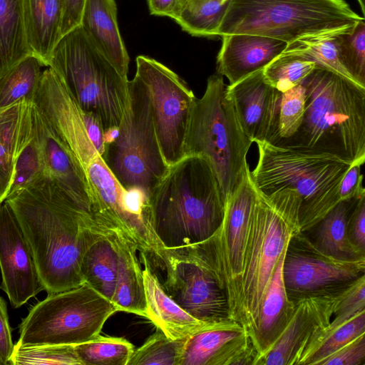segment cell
<instances>
[{
  "label": "cell",
  "mask_w": 365,
  "mask_h": 365,
  "mask_svg": "<svg viewBox=\"0 0 365 365\" xmlns=\"http://www.w3.org/2000/svg\"><path fill=\"white\" fill-rule=\"evenodd\" d=\"M83 118L88 137L98 153L102 156L105 145L103 129L99 119L94 114L83 110Z\"/></svg>",
  "instance_id": "obj_48"
},
{
  "label": "cell",
  "mask_w": 365,
  "mask_h": 365,
  "mask_svg": "<svg viewBox=\"0 0 365 365\" xmlns=\"http://www.w3.org/2000/svg\"><path fill=\"white\" fill-rule=\"evenodd\" d=\"M252 141L244 132L222 76H209L203 96L195 98L184 140V156L199 155L210 163L225 201L250 170Z\"/></svg>",
  "instance_id": "obj_6"
},
{
  "label": "cell",
  "mask_w": 365,
  "mask_h": 365,
  "mask_svg": "<svg viewBox=\"0 0 365 365\" xmlns=\"http://www.w3.org/2000/svg\"><path fill=\"white\" fill-rule=\"evenodd\" d=\"M0 288L19 308L44 290L31 247L9 203L0 205Z\"/></svg>",
  "instance_id": "obj_16"
},
{
  "label": "cell",
  "mask_w": 365,
  "mask_h": 365,
  "mask_svg": "<svg viewBox=\"0 0 365 365\" xmlns=\"http://www.w3.org/2000/svg\"><path fill=\"white\" fill-rule=\"evenodd\" d=\"M362 21L344 0H230L217 36L255 34L289 43L349 31Z\"/></svg>",
  "instance_id": "obj_7"
},
{
  "label": "cell",
  "mask_w": 365,
  "mask_h": 365,
  "mask_svg": "<svg viewBox=\"0 0 365 365\" xmlns=\"http://www.w3.org/2000/svg\"><path fill=\"white\" fill-rule=\"evenodd\" d=\"M241 126L252 143L277 137L282 93L268 84L262 69L227 85Z\"/></svg>",
  "instance_id": "obj_17"
},
{
  "label": "cell",
  "mask_w": 365,
  "mask_h": 365,
  "mask_svg": "<svg viewBox=\"0 0 365 365\" xmlns=\"http://www.w3.org/2000/svg\"><path fill=\"white\" fill-rule=\"evenodd\" d=\"M79 107L99 119L103 133L118 127L129 103L128 77L91 43L80 27L63 35L47 63Z\"/></svg>",
  "instance_id": "obj_8"
},
{
  "label": "cell",
  "mask_w": 365,
  "mask_h": 365,
  "mask_svg": "<svg viewBox=\"0 0 365 365\" xmlns=\"http://www.w3.org/2000/svg\"><path fill=\"white\" fill-rule=\"evenodd\" d=\"M30 54L23 0H0V76Z\"/></svg>",
  "instance_id": "obj_29"
},
{
  "label": "cell",
  "mask_w": 365,
  "mask_h": 365,
  "mask_svg": "<svg viewBox=\"0 0 365 365\" xmlns=\"http://www.w3.org/2000/svg\"><path fill=\"white\" fill-rule=\"evenodd\" d=\"M187 0H148L153 15L167 16L176 21Z\"/></svg>",
  "instance_id": "obj_47"
},
{
  "label": "cell",
  "mask_w": 365,
  "mask_h": 365,
  "mask_svg": "<svg viewBox=\"0 0 365 365\" xmlns=\"http://www.w3.org/2000/svg\"><path fill=\"white\" fill-rule=\"evenodd\" d=\"M186 339H172L157 328L143 345L134 350L128 365H180Z\"/></svg>",
  "instance_id": "obj_36"
},
{
  "label": "cell",
  "mask_w": 365,
  "mask_h": 365,
  "mask_svg": "<svg viewBox=\"0 0 365 365\" xmlns=\"http://www.w3.org/2000/svg\"><path fill=\"white\" fill-rule=\"evenodd\" d=\"M302 83L305 110L300 126L271 144L365 162V87L319 67Z\"/></svg>",
  "instance_id": "obj_3"
},
{
  "label": "cell",
  "mask_w": 365,
  "mask_h": 365,
  "mask_svg": "<svg viewBox=\"0 0 365 365\" xmlns=\"http://www.w3.org/2000/svg\"><path fill=\"white\" fill-rule=\"evenodd\" d=\"M351 283L293 300L294 308L284 330L255 365H301L312 341L329 324Z\"/></svg>",
  "instance_id": "obj_15"
},
{
  "label": "cell",
  "mask_w": 365,
  "mask_h": 365,
  "mask_svg": "<svg viewBox=\"0 0 365 365\" xmlns=\"http://www.w3.org/2000/svg\"><path fill=\"white\" fill-rule=\"evenodd\" d=\"M364 161H356L343 177L339 189L340 200H346L365 195V189L362 185L363 175L361 173Z\"/></svg>",
  "instance_id": "obj_44"
},
{
  "label": "cell",
  "mask_w": 365,
  "mask_h": 365,
  "mask_svg": "<svg viewBox=\"0 0 365 365\" xmlns=\"http://www.w3.org/2000/svg\"><path fill=\"white\" fill-rule=\"evenodd\" d=\"M315 68L310 60L282 53L262 71L265 81L282 93L301 84Z\"/></svg>",
  "instance_id": "obj_34"
},
{
  "label": "cell",
  "mask_w": 365,
  "mask_h": 365,
  "mask_svg": "<svg viewBox=\"0 0 365 365\" xmlns=\"http://www.w3.org/2000/svg\"><path fill=\"white\" fill-rule=\"evenodd\" d=\"M363 334H365V310L356 314L332 332L311 356L306 365H319L332 353Z\"/></svg>",
  "instance_id": "obj_41"
},
{
  "label": "cell",
  "mask_w": 365,
  "mask_h": 365,
  "mask_svg": "<svg viewBox=\"0 0 365 365\" xmlns=\"http://www.w3.org/2000/svg\"><path fill=\"white\" fill-rule=\"evenodd\" d=\"M62 36L80 25L86 0H61Z\"/></svg>",
  "instance_id": "obj_46"
},
{
  "label": "cell",
  "mask_w": 365,
  "mask_h": 365,
  "mask_svg": "<svg viewBox=\"0 0 365 365\" xmlns=\"http://www.w3.org/2000/svg\"><path fill=\"white\" fill-rule=\"evenodd\" d=\"M26 42L31 54L47 66L62 37L61 0H23Z\"/></svg>",
  "instance_id": "obj_26"
},
{
  "label": "cell",
  "mask_w": 365,
  "mask_h": 365,
  "mask_svg": "<svg viewBox=\"0 0 365 365\" xmlns=\"http://www.w3.org/2000/svg\"><path fill=\"white\" fill-rule=\"evenodd\" d=\"M365 310V274L354 280L336 307L334 317L329 324L321 330L308 348L302 365H306L311 356L330 334L356 314Z\"/></svg>",
  "instance_id": "obj_35"
},
{
  "label": "cell",
  "mask_w": 365,
  "mask_h": 365,
  "mask_svg": "<svg viewBox=\"0 0 365 365\" xmlns=\"http://www.w3.org/2000/svg\"><path fill=\"white\" fill-rule=\"evenodd\" d=\"M135 76L147 89L156 136L169 167L184 157V140L196 97L174 71L148 56L136 58Z\"/></svg>",
  "instance_id": "obj_12"
},
{
  "label": "cell",
  "mask_w": 365,
  "mask_h": 365,
  "mask_svg": "<svg viewBox=\"0 0 365 365\" xmlns=\"http://www.w3.org/2000/svg\"><path fill=\"white\" fill-rule=\"evenodd\" d=\"M32 113L46 177L51 179L79 206L91 212L93 196L84 173L53 125L34 103Z\"/></svg>",
  "instance_id": "obj_18"
},
{
  "label": "cell",
  "mask_w": 365,
  "mask_h": 365,
  "mask_svg": "<svg viewBox=\"0 0 365 365\" xmlns=\"http://www.w3.org/2000/svg\"><path fill=\"white\" fill-rule=\"evenodd\" d=\"M305 110V88L302 83L282 93L277 139L292 136L300 126Z\"/></svg>",
  "instance_id": "obj_40"
},
{
  "label": "cell",
  "mask_w": 365,
  "mask_h": 365,
  "mask_svg": "<svg viewBox=\"0 0 365 365\" xmlns=\"http://www.w3.org/2000/svg\"><path fill=\"white\" fill-rule=\"evenodd\" d=\"M128 86L129 103L118 135L105 145L101 157L123 190L138 189L148 198L169 167L158 141L145 85L135 75Z\"/></svg>",
  "instance_id": "obj_9"
},
{
  "label": "cell",
  "mask_w": 365,
  "mask_h": 365,
  "mask_svg": "<svg viewBox=\"0 0 365 365\" xmlns=\"http://www.w3.org/2000/svg\"><path fill=\"white\" fill-rule=\"evenodd\" d=\"M43 176L46 175L43 156L34 130L33 138L17 158L6 198L29 187Z\"/></svg>",
  "instance_id": "obj_39"
},
{
  "label": "cell",
  "mask_w": 365,
  "mask_h": 365,
  "mask_svg": "<svg viewBox=\"0 0 365 365\" xmlns=\"http://www.w3.org/2000/svg\"><path fill=\"white\" fill-rule=\"evenodd\" d=\"M31 247L44 290H68L84 283L81 263L103 232L91 213L43 176L5 200Z\"/></svg>",
  "instance_id": "obj_1"
},
{
  "label": "cell",
  "mask_w": 365,
  "mask_h": 365,
  "mask_svg": "<svg viewBox=\"0 0 365 365\" xmlns=\"http://www.w3.org/2000/svg\"><path fill=\"white\" fill-rule=\"evenodd\" d=\"M360 197L340 201L314 227L317 228L312 242L322 253L341 260L365 259V252L350 241L346 227L349 214Z\"/></svg>",
  "instance_id": "obj_27"
},
{
  "label": "cell",
  "mask_w": 365,
  "mask_h": 365,
  "mask_svg": "<svg viewBox=\"0 0 365 365\" xmlns=\"http://www.w3.org/2000/svg\"><path fill=\"white\" fill-rule=\"evenodd\" d=\"M81 272L84 283L112 302L118 273V255L113 242L103 234L84 252Z\"/></svg>",
  "instance_id": "obj_28"
},
{
  "label": "cell",
  "mask_w": 365,
  "mask_h": 365,
  "mask_svg": "<svg viewBox=\"0 0 365 365\" xmlns=\"http://www.w3.org/2000/svg\"><path fill=\"white\" fill-rule=\"evenodd\" d=\"M144 264L143 275L146 298V318L168 337L183 339L206 329L226 328L244 329L232 320L207 322L199 320L181 308L165 292L152 271L147 257L140 252Z\"/></svg>",
  "instance_id": "obj_19"
},
{
  "label": "cell",
  "mask_w": 365,
  "mask_h": 365,
  "mask_svg": "<svg viewBox=\"0 0 365 365\" xmlns=\"http://www.w3.org/2000/svg\"><path fill=\"white\" fill-rule=\"evenodd\" d=\"M300 205L301 200L293 190L286 188L266 195L257 189L249 225L241 286L240 325L251 341L277 262L291 237L301 232Z\"/></svg>",
  "instance_id": "obj_5"
},
{
  "label": "cell",
  "mask_w": 365,
  "mask_h": 365,
  "mask_svg": "<svg viewBox=\"0 0 365 365\" xmlns=\"http://www.w3.org/2000/svg\"><path fill=\"white\" fill-rule=\"evenodd\" d=\"M287 248L277 262L261 304L257 329L252 341L256 353L252 365L269 351L284 330L294 308V302L288 297L283 279Z\"/></svg>",
  "instance_id": "obj_24"
},
{
  "label": "cell",
  "mask_w": 365,
  "mask_h": 365,
  "mask_svg": "<svg viewBox=\"0 0 365 365\" xmlns=\"http://www.w3.org/2000/svg\"><path fill=\"white\" fill-rule=\"evenodd\" d=\"M43 63L30 54L0 76V108L33 101L43 73Z\"/></svg>",
  "instance_id": "obj_30"
},
{
  "label": "cell",
  "mask_w": 365,
  "mask_h": 365,
  "mask_svg": "<svg viewBox=\"0 0 365 365\" xmlns=\"http://www.w3.org/2000/svg\"><path fill=\"white\" fill-rule=\"evenodd\" d=\"M364 360L365 334H363L332 353L319 365H360Z\"/></svg>",
  "instance_id": "obj_42"
},
{
  "label": "cell",
  "mask_w": 365,
  "mask_h": 365,
  "mask_svg": "<svg viewBox=\"0 0 365 365\" xmlns=\"http://www.w3.org/2000/svg\"><path fill=\"white\" fill-rule=\"evenodd\" d=\"M14 347L6 304L0 297V365L9 364Z\"/></svg>",
  "instance_id": "obj_45"
},
{
  "label": "cell",
  "mask_w": 365,
  "mask_h": 365,
  "mask_svg": "<svg viewBox=\"0 0 365 365\" xmlns=\"http://www.w3.org/2000/svg\"><path fill=\"white\" fill-rule=\"evenodd\" d=\"M104 234L111 238L118 255V273L112 302L118 312L146 317L144 279L136 247L121 234Z\"/></svg>",
  "instance_id": "obj_25"
},
{
  "label": "cell",
  "mask_w": 365,
  "mask_h": 365,
  "mask_svg": "<svg viewBox=\"0 0 365 365\" xmlns=\"http://www.w3.org/2000/svg\"><path fill=\"white\" fill-rule=\"evenodd\" d=\"M256 353L244 329H210L185 339L180 365L252 364Z\"/></svg>",
  "instance_id": "obj_20"
},
{
  "label": "cell",
  "mask_w": 365,
  "mask_h": 365,
  "mask_svg": "<svg viewBox=\"0 0 365 365\" xmlns=\"http://www.w3.org/2000/svg\"><path fill=\"white\" fill-rule=\"evenodd\" d=\"M257 195L250 170L225 201L223 217L215 232L187 253L200 259L213 274L225 294L230 319L240 325L244 258Z\"/></svg>",
  "instance_id": "obj_11"
},
{
  "label": "cell",
  "mask_w": 365,
  "mask_h": 365,
  "mask_svg": "<svg viewBox=\"0 0 365 365\" xmlns=\"http://www.w3.org/2000/svg\"><path fill=\"white\" fill-rule=\"evenodd\" d=\"M346 227L350 241L365 252V195L356 202L349 214Z\"/></svg>",
  "instance_id": "obj_43"
},
{
  "label": "cell",
  "mask_w": 365,
  "mask_h": 365,
  "mask_svg": "<svg viewBox=\"0 0 365 365\" xmlns=\"http://www.w3.org/2000/svg\"><path fill=\"white\" fill-rule=\"evenodd\" d=\"M339 56L354 79L365 87V22L336 36Z\"/></svg>",
  "instance_id": "obj_38"
},
{
  "label": "cell",
  "mask_w": 365,
  "mask_h": 365,
  "mask_svg": "<svg viewBox=\"0 0 365 365\" xmlns=\"http://www.w3.org/2000/svg\"><path fill=\"white\" fill-rule=\"evenodd\" d=\"M230 0H187L175 21L194 36L215 37Z\"/></svg>",
  "instance_id": "obj_32"
},
{
  "label": "cell",
  "mask_w": 365,
  "mask_h": 365,
  "mask_svg": "<svg viewBox=\"0 0 365 365\" xmlns=\"http://www.w3.org/2000/svg\"><path fill=\"white\" fill-rule=\"evenodd\" d=\"M221 38L217 73L225 76L230 84L263 69L288 45L282 40L255 34H235Z\"/></svg>",
  "instance_id": "obj_21"
},
{
  "label": "cell",
  "mask_w": 365,
  "mask_h": 365,
  "mask_svg": "<svg viewBox=\"0 0 365 365\" xmlns=\"http://www.w3.org/2000/svg\"><path fill=\"white\" fill-rule=\"evenodd\" d=\"M163 288L185 311L207 322L230 320L227 302L211 272L196 257L165 250Z\"/></svg>",
  "instance_id": "obj_14"
},
{
  "label": "cell",
  "mask_w": 365,
  "mask_h": 365,
  "mask_svg": "<svg viewBox=\"0 0 365 365\" xmlns=\"http://www.w3.org/2000/svg\"><path fill=\"white\" fill-rule=\"evenodd\" d=\"M341 32L328 33L299 38L288 43L286 49L282 53L305 58L315 63L317 67L333 72L359 84L342 65L339 59L336 36Z\"/></svg>",
  "instance_id": "obj_31"
},
{
  "label": "cell",
  "mask_w": 365,
  "mask_h": 365,
  "mask_svg": "<svg viewBox=\"0 0 365 365\" xmlns=\"http://www.w3.org/2000/svg\"><path fill=\"white\" fill-rule=\"evenodd\" d=\"M117 307L86 283L48 294L19 326L16 345H76L100 335Z\"/></svg>",
  "instance_id": "obj_10"
},
{
  "label": "cell",
  "mask_w": 365,
  "mask_h": 365,
  "mask_svg": "<svg viewBox=\"0 0 365 365\" xmlns=\"http://www.w3.org/2000/svg\"><path fill=\"white\" fill-rule=\"evenodd\" d=\"M33 101L26 99L0 108V205L11 184L17 158L34 135Z\"/></svg>",
  "instance_id": "obj_23"
},
{
  "label": "cell",
  "mask_w": 365,
  "mask_h": 365,
  "mask_svg": "<svg viewBox=\"0 0 365 365\" xmlns=\"http://www.w3.org/2000/svg\"><path fill=\"white\" fill-rule=\"evenodd\" d=\"M148 202L154 232L163 248L187 254L220 226L225 199L210 161L185 155L169 166Z\"/></svg>",
  "instance_id": "obj_2"
},
{
  "label": "cell",
  "mask_w": 365,
  "mask_h": 365,
  "mask_svg": "<svg viewBox=\"0 0 365 365\" xmlns=\"http://www.w3.org/2000/svg\"><path fill=\"white\" fill-rule=\"evenodd\" d=\"M80 27L91 43L124 77L129 56L121 38L114 0H86Z\"/></svg>",
  "instance_id": "obj_22"
},
{
  "label": "cell",
  "mask_w": 365,
  "mask_h": 365,
  "mask_svg": "<svg viewBox=\"0 0 365 365\" xmlns=\"http://www.w3.org/2000/svg\"><path fill=\"white\" fill-rule=\"evenodd\" d=\"M13 365H81L74 345L17 346L9 361Z\"/></svg>",
  "instance_id": "obj_37"
},
{
  "label": "cell",
  "mask_w": 365,
  "mask_h": 365,
  "mask_svg": "<svg viewBox=\"0 0 365 365\" xmlns=\"http://www.w3.org/2000/svg\"><path fill=\"white\" fill-rule=\"evenodd\" d=\"M259 158L250 171L256 187L266 195L289 188L301 200L299 228L311 230L341 200V181L351 163L335 155L256 143Z\"/></svg>",
  "instance_id": "obj_4"
},
{
  "label": "cell",
  "mask_w": 365,
  "mask_h": 365,
  "mask_svg": "<svg viewBox=\"0 0 365 365\" xmlns=\"http://www.w3.org/2000/svg\"><path fill=\"white\" fill-rule=\"evenodd\" d=\"M81 365H128L134 346L123 337H97L74 345Z\"/></svg>",
  "instance_id": "obj_33"
},
{
  "label": "cell",
  "mask_w": 365,
  "mask_h": 365,
  "mask_svg": "<svg viewBox=\"0 0 365 365\" xmlns=\"http://www.w3.org/2000/svg\"><path fill=\"white\" fill-rule=\"evenodd\" d=\"M364 260H341L322 253L304 232L292 236L283 263V279L291 300L331 290L365 274Z\"/></svg>",
  "instance_id": "obj_13"
}]
</instances>
